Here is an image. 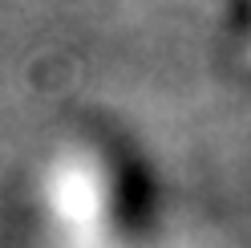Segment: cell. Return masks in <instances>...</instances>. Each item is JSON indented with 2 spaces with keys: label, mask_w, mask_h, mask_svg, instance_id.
I'll use <instances>...</instances> for the list:
<instances>
[{
  "label": "cell",
  "mask_w": 251,
  "mask_h": 248,
  "mask_svg": "<svg viewBox=\"0 0 251 248\" xmlns=\"http://www.w3.org/2000/svg\"><path fill=\"white\" fill-rule=\"evenodd\" d=\"M41 248H122L126 204L114 163L89 143L57 147L33 179Z\"/></svg>",
  "instance_id": "cell-1"
}]
</instances>
